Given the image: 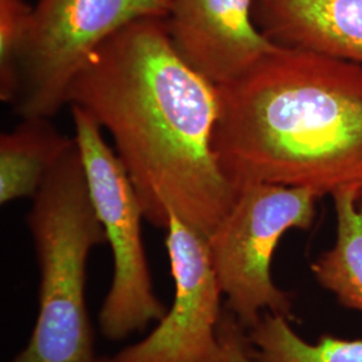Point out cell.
I'll return each instance as SVG.
<instances>
[{"instance_id": "8fae6325", "label": "cell", "mask_w": 362, "mask_h": 362, "mask_svg": "<svg viewBox=\"0 0 362 362\" xmlns=\"http://www.w3.org/2000/svg\"><path fill=\"white\" fill-rule=\"evenodd\" d=\"M336 211L334 245L311 264L317 284L349 310L362 313V192L346 188L332 194Z\"/></svg>"}, {"instance_id": "9c48e42d", "label": "cell", "mask_w": 362, "mask_h": 362, "mask_svg": "<svg viewBox=\"0 0 362 362\" xmlns=\"http://www.w3.org/2000/svg\"><path fill=\"white\" fill-rule=\"evenodd\" d=\"M252 16L281 47L362 65V0H255Z\"/></svg>"}, {"instance_id": "3957f363", "label": "cell", "mask_w": 362, "mask_h": 362, "mask_svg": "<svg viewBox=\"0 0 362 362\" xmlns=\"http://www.w3.org/2000/svg\"><path fill=\"white\" fill-rule=\"evenodd\" d=\"M27 226L38 260V317L11 362H100L88 315L86 264L107 243L91 200L77 141L33 197Z\"/></svg>"}, {"instance_id": "8992f818", "label": "cell", "mask_w": 362, "mask_h": 362, "mask_svg": "<svg viewBox=\"0 0 362 362\" xmlns=\"http://www.w3.org/2000/svg\"><path fill=\"white\" fill-rule=\"evenodd\" d=\"M169 0H38L21 66L13 112L55 116L91 54L119 30L144 18H164Z\"/></svg>"}, {"instance_id": "7c38bea8", "label": "cell", "mask_w": 362, "mask_h": 362, "mask_svg": "<svg viewBox=\"0 0 362 362\" xmlns=\"http://www.w3.org/2000/svg\"><path fill=\"white\" fill-rule=\"evenodd\" d=\"M247 337L257 362H362V339L324 336L310 344L287 318L272 313H264Z\"/></svg>"}, {"instance_id": "52a82bcc", "label": "cell", "mask_w": 362, "mask_h": 362, "mask_svg": "<svg viewBox=\"0 0 362 362\" xmlns=\"http://www.w3.org/2000/svg\"><path fill=\"white\" fill-rule=\"evenodd\" d=\"M165 246L175 282L170 309L143 341L121 350L116 362H220L223 315L219 282L207 236L169 214Z\"/></svg>"}, {"instance_id": "5b68a950", "label": "cell", "mask_w": 362, "mask_h": 362, "mask_svg": "<svg viewBox=\"0 0 362 362\" xmlns=\"http://www.w3.org/2000/svg\"><path fill=\"white\" fill-rule=\"evenodd\" d=\"M70 109L91 200L113 254V278L98 315L100 330L117 342L161 321L167 310L153 290L141 236L145 218L129 176L98 122L78 106Z\"/></svg>"}, {"instance_id": "30bf717a", "label": "cell", "mask_w": 362, "mask_h": 362, "mask_svg": "<svg viewBox=\"0 0 362 362\" xmlns=\"http://www.w3.org/2000/svg\"><path fill=\"white\" fill-rule=\"evenodd\" d=\"M22 118L13 130L0 136V203L34 197L52 168L76 143L49 121Z\"/></svg>"}, {"instance_id": "4fadbf2b", "label": "cell", "mask_w": 362, "mask_h": 362, "mask_svg": "<svg viewBox=\"0 0 362 362\" xmlns=\"http://www.w3.org/2000/svg\"><path fill=\"white\" fill-rule=\"evenodd\" d=\"M33 10L25 0H0V100L6 104L18 94Z\"/></svg>"}, {"instance_id": "9a60e30c", "label": "cell", "mask_w": 362, "mask_h": 362, "mask_svg": "<svg viewBox=\"0 0 362 362\" xmlns=\"http://www.w3.org/2000/svg\"><path fill=\"white\" fill-rule=\"evenodd\" d=\"M100 362H116L113 358H100Z\"/></svg>"}, {"instance_id": "7a4b0ae2", "label": "cell", "mask_w": 362, "mask_h": 362, "mask_svg": "<svg viewBox=\"0 0 362 362\" xmlns=\"http://www.w3.org/2000/svg\"><path fill=\"white\" fill-rule=\"evenodd\" d=\"M218 90L212 145L238 189L362 192V65L278 46Z\"/></svg>"}, {"instance_id": "5bb4252c", "label": "cell", "mask_w": 362, "mask_h": 362, "mask_svg": "<svg viewBox=\"0 0 362 362\" xmlns=\"http://www.w3.org/2000/svg\"><path fill=\"white\" fill-rule=\"evenodd\" d=\"M220 362H257L251 353L247 330L224 306L219 325Z\"/></svg>"}, {"instance_id": "ba28073f", "label": "cell", "mask_w": 362, "mask_h": 362, "mask_svg": "<svg viewBox=\"0 0 362 362\" xmlns=\"http://www.w3.org/2000/svg\"><path fill=\"white\" fill-rule=\"evenodd\" d=\"M255 0H169L164 16L181 59L220 88L242 77L278 45L255 25Z\"/></svg>"}, {"instance_id": "6da1fadb", "label": "cell", "mask_w": 362, "mask_h": 362, "mask_svg": "<svg viewBox=\"0 0 362 362\" xmlns=\"http://www.w3.org/2000/svg\"><path fill=\"white\" fill-rule=\"evenodd\" d=\"M66 103L110 134L152 226L165 230L173 212L209 236L233 207L239 189L212 145L219 90L181 59L164 18L139 19L105 40Z\"/></svg>"}, {"instance_id": "277c9868", "label": "cell", "mask_w": 362, "mask_h": 362, "mask_svg": "<svg viewBox=\"0 0 362 362\" xmlns=\"http://www.w3.org/2000/svg\"><path fill=\"white\" fill-rule=\"evenodd\" d=\"M321 196L267 182L239 188L233 207L207 236L209 257L226 308L246 330L264 313L291 317V296L274 284L272 262L281 238L309 230Z\"/></svg>"}]
</instances>
